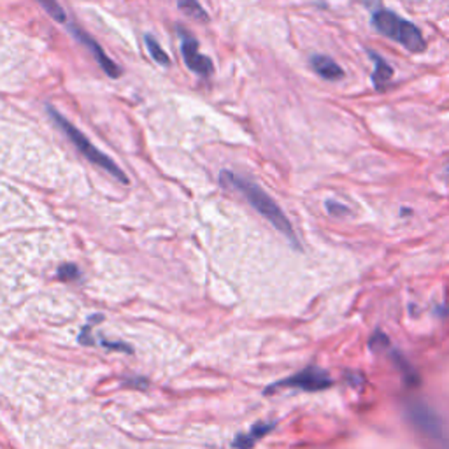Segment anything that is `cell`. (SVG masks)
Instances as JSON below:
<instances>
[{
    "label": "cell",
    "instance_id": "1",
    "mask_svg": "<svg viewBox=\"0 0 449 449\" xmlns=\"http://www.w3.org/2000/svg\"><path fill=\"white\" fill-rule=\"evenodd\" d=\"M219 183H221L223 188H230V190L239 191V194L251 204V207L255 209V211H258L267 221L271 223L276 230L281 232L295 248H299L300 242L299 239H297V234L295 230H293L290 219L286 218L283 209L276 204L274 198L267 194V191H263L258 184L249 181V179L242 178V175L234 174V172L230 171H221V174H219Z\"/></svg>",
    "mask_w": 449,
    "mask_h": 449
},
{
    "label": "cell",
    "instance_id": "2",
    "mask_svg": "<svg viewBox=\"0 0 449 449\" xmlns=\"http://www.w3.org/2000/svg\"><path fill=\"white\" fill-rule=\"evenodd\" d=\"M46 111H48L49 118L55 121L56 127H58L60 130H62L63 134L69 137V141L74 144V148H76V150L79 151V153L83 155L88 162H92L93 165H97V167H100L102 171H106L107 174H111L114 179L121 181L123 184H128L127 174H125V172L118 167L116 162H114L113 158H109L106 153H102L99 148L93 146L92 141H88V137L84 136L83 132H81L77 127H74V125L70 123L65 116H62V114H60L55 107L46 106Z\"/></svg>",
    "mask_w": 449,
    "mask_h": 449
},
{
    "label": "cell",
    "instance_id": "3",
    "mask_svg": "<svg viewBox=\"0 0 449 449\" xmlns=\"http://www.w3.org/2000/svg\"><path fill=\"white\" fill-rule=\"evenodd\" d=\"M372 25L377 32L383 33L388 39L398 42L400 46H404L407 52L423 53L427 49V42H425L420 29L414 23L395 15L393 11L379 9V11L374 13Z\"/></svg>",
    "mask_w": 449,
    "mask_h": 449
},
{
    "label": "cell",
    "instance_id": "4",
    "mask_svg": "<svg viewBox=\"0 0 449 449\" xmlns=\"http://www.w3.org/2000/svg\"><path fill=\"white\" fill-rule=\"evenodd\" d=\"M407 416H409L411 423L421 432L430 441L444 444V428H442L441 420L435 414L434 409L423 404V402L411 400L407 402Z\"/></svg>",
    "mask_w": 449,
    "mask_h": 449
},
{
    "label": "cell",
    "instance_id": "5",
    "mask_svg": "<svg viewBox=\"0 0 449 449\" xmlns=\"http://www.w3.org/2000/svg\"><path fill=\"white\" fill-rule=\"evenodd\" d=\"M332 386V379H330L329 374L322 369H316V367H307L302 372L295 374V376L288 377V379H283L279 383L271 384L267 388L265 393H272V391L279 390V388H297V390L304 391H320L326 390V388Z\"/></svg>",
    "mask_w": 449,
    "mask_h": 449
},
{
    "label": "cell",
    "instance_id": "6",
    "mask_svg": "<svg viewBox=\"0 0 449 449\" xmlns=\"http://www.w3.org/2000/svg\"><path fill=\"white\" fill-rule=\"evenodd\" d=\"M178 36L181 39V53H183L188 69L202 77L211 76L212 70H214V63L211 62V58L198 52V40L181 25L178 26Z\"/></svg>",
    "mask_w": 449,
    "mask_h": 449
},
{
    "label": "cell",
    "instance_id": "7",
    "mask_svg": "<svg viewBox=\"0 0 449 449\" xmlns=\"http://www.w3.org/2000/svg\"><path fill=\"white\" fill-rule=\"evenodd\" d=\"M70 32L74 33V37H76L77 40H79L83 46H86V49L90 53H92V56L95 58V62L99 63L100 69L104 70V72L107 74L109 77H113V79H116V77L121 76V69L116 65V63L113 62V60L109 58V56L106 55V52H104L102 48H100V44L97 42L95 39H93L92 36H88L86 32H83V30L79 29V26H70Z\"/></svg>",
    "mask_w": 449,
    "mask_h": 449
},
{
    "label": "cell",
    "instance_id": "8",
    "mask_svg": "<svg viewBox=\"0 0 449 449\" xmlns=\"http://www.w3.org/2000/svg\"><path fill=\"white\" fill-rule=\"evenodd\" d=\"M310 67L320 77L325 81H339L344 77V70L336 60L326 55H313L310 56Z\"/></svg>",
    "mask_w": 449,
    "mask_h": 449
},
{
    "label": "cell",
    "instance_id": "9",
    "mask_svg": "<svg viewBox=\"0 0 449 449\" xmlns=\"http://www.w3.org/2000/svg\"><path fill=\"white\" fill-rule=\"evenodd\" d=\"M274 427L276 423H256L249 432L237 435V437L234 439V442H232V446H234L235 449H251L260 439H263L269 432H272Z\"/></svg>",
    "mask_w": 449,
    "mask_h": 449
},
{
    "label": "cell",
    "instance_id": "10",
    "mask_svg": "<svg viewBox=\"0 0 449 449\" xmlns=\"http://www.w3.org/2000/svg\"><path fill=\"white\" fill-rule=\"evenodd\" d=\"M369 56L374 62V72H372L374 86H376L377 90H383V88L390 83L391 77H393V67H391L383 56L377 55V53L369 52Z\"/></svg>",
    "mask_w": 449,
    "mask_h": 449
},
{
    "label": "cell",
    "instance_id": "11",
    "mask_svg": "<svg viewBox=\"0 0 449 449\" xmlns=\"http://www.w3.org/2000/svg\"><path fill=\"white\" fill-rule=\"evenodd\" d=\"M178 8H179V11L184 13L188 18L195 19V22H198V23L209 22L207 11L202 8L198 0H178Z\"/></svg>",
    "mask_w": 449,
    "mask_h": 449
},
{
    "label": "cell",
    "instance_id": "12",
    "mask_svg": "<svg viewBox=\"0 0 449 449\" xmlns=\"http://www.w3.org/2000/svg\"><path fill=\"white\" fill-rule=\"evenodd\" d=\"M144 42H146L148 53H150L151 58H153L155 62L160 63V65H165V67L171 65V58H168V55L165 53V49L162 48L160 44H158V40L155 39L153 36H150V33H148V36L144 37Z\"/></svg>",
    "mask_w": 449,
    "mask_h": 449
},
{
    "label": "cell",
    "instance_id": "13",
    "mask_svg": "<svg viewBox=\"0 0 449 449\" xmlns=\"http://www.w3.org/2000/svg\"><path fill=\"white\" fill-rule=\"evenodd\" d=\"M37 2H39L40 8L48 13V15L52 16L55 22H58V23L67 22V15H65V11H63L62 6L58 4V0H37Z\"/></svg>",
    "mask_w": 449,
    "mask_h": 449
},
{
    "label": "cell",
    "instance_id": "14",
    "mask_svg": "<svg viewBox=\"0 0 449 449\" xmlns=\"http://www.w3.org/2000/svg\"><path fill=\"white\" fill-rule=\"evenodd\" d=\"M58 278L62 281H77L81 278V272L74 263H63L58 267Z\"/></svg>",
    "mask_w": 449,
    "mask_h": 449
},
{
    "label": "cell",
    "instance_id": "15",
    "mask_svg": "<svg viewBox=\"0 0 449 449\" xmlns=\"http://www.w3.org/2000/svg\"><path fill=\"white\" fill-rule=\"evenodd\" d=\"M326 209H329L332 214H347V212H349V209H347L346 205L336 204V202H326Z\"/></svg>",
    "mask_w": 449,
    "mask_h": 449
}]
</instances>
